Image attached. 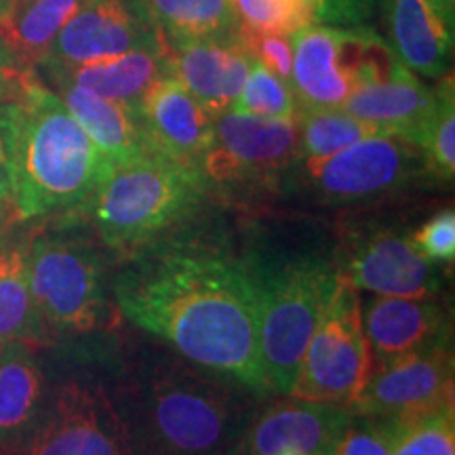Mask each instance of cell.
Masks as SVG:
<instances>
[{
  "label": "cell",
  "mask_w": 455,
  "mask_h": 455,
  "mask_svg": "<svg viewBox=\"0 0 455 455\" xmlns=\"http://www.w3.org/2000/svg\"><path fill=\"white\" fill-rule=\"evenodd\" d=\"M114 295L129 321L188 361L266 392L259 298L249 270L212 253L169 249L129 266Z\"/></svg>",
  "instance_id": "cell-1"
},
{
  "label": "cell",
  "mask_w": 455,
  "mask_h": 455,
  "mask_svg": "<svg viewBox=\"0 0 455 455\" xmlns=\"http://www.w3.org/2000/svg\"><path fill=\"white\" fill-rule=\"evenodd\" d=\"M15 104L13 203L17 220H34L89 203L108 169L100 148L74 121L38 72Z\"/></svg>",
  "instance_id": "cell-2"
},
{
  "label": "cell",
  "mask_w": 455,
  "mask_h": 455,
  "mask_svg": "<svg viewBox=\"0 0 455 455\" xmlns=\"http://www.w3.org/2000/svg\"><path fill=\"white\" fill-rule=\"evenodd\" d=\"M207 190L198 167L148 155L112 164L89 203L104 243L114 249H133L190 215Z\"/></svg>",
  "instance_id": "cell-3"
},
{
  "label": "cell",
  "mask_w": 455,
  "mask_h": 455,
  "mask_svg": "<svg viewBox=\"0 0 455 455\" xmlns=\"http://www.w3.org/2000/svg\"><path fill=\"white\" fill-rule=\"evenodd\" d=\"M259 298V363L266 392L289 395L306 346L331 295L338 272L304 259L270 275H251Z\"/></svg>",
  "instance_id": "cell-4"
},
{
  "label": "cell",
  "mask_w": 455,
  "mask_h": 455,
  "mask_svg": "<svg viewBox=\"0 0 455 455\" xmlns=\"http://www.w3.org/2000/svg\"><path fill=\"white\" fill-rule=\"evenodd\" d=\"M401 68L395 49L371 28L315 24L293 34L291 89L299 112L344 108L358 87Z\"/></svg>",
  "instance_id": "cell-5"
},
{
  "label": "cell",
  "mask_w": 455,
  "mask_h": 455,
  "mask_svg": "<svg viewBox=\"0 0 455 455\" xmlns=\"http://www.w3.org/2000/svg\"><path fill=\"white\" fill-rule=\"evenodd\" d=\"M371 373L373 356L363 327L361 298L338 275L289 395L299 401L348 407Z\"/></svg>",
  "instance_id": "cell-6"
},
{
  "label": "cell",
  "mask_w": 455,
  "mask_h": 455,
  "mask_svg": "<svg viewBox=\"0 0 455 455\" xmlns=\"http://www.w3.org/2000/svg\"><path fill=\"white\" fill-rule=\"evenodd\" d=\"M146 441L156 455H221L243 426V409L220 386L192 375L152 384Z\"/></svg>",
  "instance_id": "cell-7"
},
{
  "label": "cell",
  "mask_w": 455,
  "mask_h": 455,
  "mask_svg": "<svg viewBox=\"0 0 455 455\" xmlns=\"http://www.w3.org/2000/svg\"><path fill=\"white\" fill-rule=\"evenodd\" d=\"M30 289L47 325L70 333L100 327L106 315L101 264L87 244L74 238L41 236L28 253Z\"/></svg>",
  "instance_id": "cell-8"
},
{
  "label": "cell",
  "mask_w": 455,
  "mask_h": 455,
  "mask_svg": "<svg viewBox=\"0 0 455 455\" xmlns=\"http://www.w3.org/2000/svg\"><path fill=\"white\" fill-rule=\"evenodd\" d=\"M293 167L329 203L365 201L428 173L422 148L398 133L371 135L329 156L299 158Z\"/></svg>",
  "instance_id": "cell-9"
},
{
  "label": "cell",
  "mask_w": 455,
  "mask_h": 455,
  "mask_svg": "<svg viewBox=\"0 0 455 455\" xmlns=\"http://www.w3.org/2000/svg\"><path fill=\"white\" fill-rule=\"evenodd\" d=\"M299 158V124L268 121L228 110L215 118V133L201 167L209 188L213 184H270Z\"/></svg>",
  "instance_id": "cell-10"
},
{
  "label": "cell",
  "mask_w": 455,
  "mask_h": 455,
  "mask_svg": "<svg viewBox=\"0 0 455 455\" xmlns=\"http://www.w3.org/2000/svg\"><path fill=\"white\" fill-rule=\"evenodd\" d=\"M0 455H127L108 401L87 386L66 384L34 428Z\"/></svg>",
  "instance_id": "cell-11"
},
{
  "label": "cell",
  "mask_w": 455,
  "mask_h": 455,
  "mask_svg": "<svg viewBox=\"0 0 455 455\" xmlns=\"http://www.w3.org/2000/svg\"><path fill=\"white\" fill-rule=\"evenodd\" d=\"M163 43L144 0H87L57 34L41 66L87 64Z\"/></svg>",
  "instance_id": "cell-12"
},
{
  "label": "cell",
  "mask_w": 455,
  "mask_h": 455,
  "mask_svg": "<svg viewBox=\"0 0 455 455\" xmlns=\"http://www.w3.org/2000/svg\"><path fill=\"white\" fill-rule=\"evenodd\" d=\"M443 407H453V358L449 341L375 367L348 411L379 419Z\"/></svg>",
  "instance_id": "cell-13"
},
{
  "label": "cell",
  "mask_w": 455,
  "mask_h": 455,
  "mask_svg": "<svg viewBox=\"0 0 455 455\" xmlns=\"http://www.w3.org/2000/svg\"><path fill=\"white\" fill-rule=\"evenodd\" d=\"M350 418L346 405L291 398L261 411L221 455H331Z\"/></svg>",
  "instance_id": "cell-14"
},
{
  "label": "cell",
  "mask_w": 455,
  "mask_h": 455,
  "mask_svg": "<svg viewBox=\"0 0 455 455\" xmlns=\"http://www.w3.org/2000/svg\"><path fill=\"white\" fill-rule=\"evenodd\" d=\"M138 114L155 155L190 167L201 164L213 141L215 118L178 78H158L141 98Z\"/></svg>",
  "instance_id": "cell-15"
},
{
  "label": "cell",
  "mask_w": 455,
  "mask_h": 455,
  "mask_svg": "<svg viewBox=\"0 0 455 455\" xmlns=\"http://www.w3.org/2000/svg\"><path fill=\"white\" fill-rule=\"evenodd\" d=\"M356 291L384 298H430L439 289L435 266L396 232H378L352 251L339 275Z\"/></svg>",
  "instance_id": "cell-16"
},
{
  "label": "cell",
  "mask_w": 455,
  "mask_h": 455,
  "mask_svg": "<svg viewBox=\"0 0 455 455\" xmlns=\"http://www.w3.org/2000/svg\"><path fill=\"white\" fill-rule=\"evenodd\" d=\"M169 72L213 118L232 110L247 81L251 57L236 36L167 44Z\"/></svg>",
  "instance_id": "cell-17"
},
{
  "label": "cell",
  "mask_w": 455,
  "mask_h": 455,
  "mask_svg": "<svg viewBox=\"0 0 455 455\" xmlns=\"http://www.w3.org/2000/svg\"><path fill=\"white\" fill-rule=\"evenodd\" d=\"M363 327L378 367L447 344L445 312L430 298L375 295L363 310Z\"/></svg>",
  "instance_id": "cell-18"
},
{
  "label": "cell",
  "mask_w": 455,
  "mask_h": 455,
  "mask_svg": "<svg viewBox=\"0 0 455 455\" xmlns=\"http://www.w3.org/2000/svg\"><path fill=\"white\" fill-rule=\"evenodd\" d=\"M388 44L413 74L441 81L451 72L453 30L426 0H379Z\"/></svg>",
  "instance_id": "cell-19"
},
{
  "label": "cell",
  "mask_w": 455,
  "mask_h": 455,
  "mask_svg": "<svg viewBox=\"0 0 455 455\" xmlns=\"http://www.w3.org/2000/svg\"><path fill=\"white\" fill-rule=\"evenodd\" d=\"M38 70L47 76L51 84H76L91 93L121 101L131 108L140 106L141 98L158 78L171 74L167 43L106 57V60L87 61V64L41 66Z\"/></svg>",
  "instance_id": "cell-20"
},
{
  "label": "cell",
  "mask_w": 455,
  "mask_h": 455,
  "mask_svg": "<svg viewBox=\"0 0 455 455\" xmlns=\"http://www.w3.org/2000/svg\"><path fill=\"white\" fill-rule=\"evenodd\" d=\"M435 108L436 91L426 87L409 68H401L384 81L363 84L344 104V110L352 116L413 140L418 146Z\"/></svg>",
  "instance_id": "cell-21"
},
{
  "label": "cell",
  "mask_w": 455,
  "mask_h": 455,
  "mask_svg": "<svg viewBox=\"0 0 455 455\" xmlns=\"http://www.w3.org/2000/svg\"><path fill=\"white\" fill-rule=\"evenodd\" d=\"M53 89L110 164L133 163L155 155L146 141L138 108L101 98L76 84L57 83Z\"/></svg>",
  "instance_id": "cell-22"
},
{
  "label": "cell",
  "mask_w": 455,
  "mask_h": 455,
  "mask_svg": "<svg viewBox=\"0 0 455 455\" xmlns=\"http://www.w3.org/2000/svg\"><path fill=\"white\" fill-rule=\"evenodd\" d=\"M44 375L24 341L0 346V445H13L43 411Z\"/></svg>",
  "instance_id": "cell-23"
},
{
  "label": "cell",
  "mask_w": 455,
  "mask_h": 455,
  "mask_svg": "<svg viewBox=\"0 0 455 455\" xmlns=\"http://www.w3.org/2000/svg\"><path fill=\"white\" fill-rule=\"evenodd\" d=\"M87 0H9L0 15V41L26 70H36L57 34Z\"/></svg>",
  "instance_id": "cell-24"
},
{
  "label": "cell",
  "mask_w": 455,
  "mask_h": 455,
  "mask_svg": "<svg viewBox=\"0 0 455 455\" xmlns=\"http://www.w3.org/2000/svg\"><path fill=\"white\" fill-rule=\"evenodd\" d=\"M30 244L0 243V346L43 335L44 321L36 308L28 270Z\"/></svg>",
  "instance_id": "cell-25"
},
{
  "label": "cell",
  "mask_w": 455,
  "mask_h": 455,
  "mask_svg": "<svg viewBox=\"0 0 455 455\" xmlns=\"http://www.w3.org/2000/svg\"><path fill=\"white\" fill-rule=\"evenodd\" d=\"M167 44L232 38L238 17L232 0H144Z\"/></svg>",
  "instance_id": "cell-26"
},
{
  "label": "cell",
  "mask_w": 455,
  "mask_h": 455,
  "mask_svg": "<svg viewBox=\"0 0 455 455\" xmlns=\"http://www.w3.org/2000/svg\"><path fill=\"white\" fill-rule=\"evenodd\" d=\"M375 424L390 455H455L453 407L379 418Z\"/></svg>",
  "instance_id": "cell-27"
},
{
  "label": "cell",
  "mask_w": 455,
  "mask_h": 455,
  "mask_svg": "<svg viewBox=\"0 0 455 455\" xmlns=\"http://www.w3.org/2000/svg\"><path fill=\"white\" fill-rule=\"evenodd\" d=\"M299 158H321L344 150L356 141L382 135L388 131L378 124L352 116L344 108L333 110H301L299 118ZM298 158V161H299Z\"/></svg>",
  "instance_id": "cell-28"
},
{
  "label": "cell",
  "mask_w": 455,
  "mask_h": 455,
  "mask_svg": "<svg viewBox=\"0 0 455 455\" xmlns=\"http://www.w3.org/2000/svg\"><path fill=\"white\" fill-rule=\"evenodd\" d=\"M436 108L419 148L424 152L426 171L439 181H453L455 175V87L453 74L436 84Z\"/></svg>",
  "instance_id": "cell-29"
},
{
  "label": "cell",
  "mask_w": 455,
  "mask_h": 455,
  "mask_svg": "<svg viewBox=\"0 0 455 455\" xmlns=\"http://www.w3.org/2000/svg\"><path fill=\"white\" fill-rule=\"evenodd\" d=\"M232 110L283 123H295L299 118V106L291 84L253 60Z\"/></svg>",
  "instance_id": "cell-30"
},
{
  "label": "cell",
  "mask_w": 455,
  "mask_h": 455,
  "mask_svg": "<svg viewBox=\"0 0 455 455\" xmlns=\"http://www.w3.org/2000/svg\"><path fill=\"white\" fill-rule=\"evenodd\" d=\"M238 28L255 32L293 34L318 24L316 0H232Z\"/></svg>",
  "instance_id": "cell-31"
},
{
  "label": "cell",
  "mask_w": 455,
  "mask_h": 455,
  "mask_svg": "<svg viewBox=\"0 0 455 455\" xmlns=\"http://www.w3.org/2000/svg\"><path fill=\"white\" fill-rule=\"evenodd\" d=\"M236 41L244 53L258 61L283 81L291 84V64H293V36L291 34L275 32H255L238 28Z\"/></svg>",
  "instance_id": "cell-32"
},
{
  "label": "cell",
  "mask_w": 455,
  "mask_h": 455,
  "mask_svg": "<svg viewBox=\"0 0 455 455\" xmlns=\"http://www.w3.org/2000/svg\"><path fill=\"white\" fill-rule=\"evenodd\" d=\"M411 244L415 251L428 259L430 264L436 261H453L455 258V213L453 209L436 213L424 226L413 232Z\"/></svg>",
  "instance_id": "cell-33"
},
{
  "label": "cell",
  "mask_w": 455,
  "mask_h": 455,
  "mask_svg": "<svg viewBox=\"0 0 455 455\" xmlns=\"http://www.w3.org/2000/svg\"><path fill=\"white\" fill-rule=\"evenodd\" d=\"M331 455H390V451L375 419L352 415L333 443Z\"/></svg>",
  "instance_id": "cell-34"
},
{
  "label": "cell",
  "mask_w": 455,
  "mask_h": 455,
  "mask_svg": "<svg viewBox=\"0 0 455 455\" xmlns=\"http://www.w3.org/2000/svg\"><path fill=\"white\" fill-rule=\"evenodd\" d=\"M318 24L338 28H371L379 0H316Z\"/></svg>",
  "instance_id": "cell-35"
},
{
  "label": "cell",
  "mask_w": 455,
  "mask_h": 455,
  "mask_svg": "<svg viewBox=\"0 0 455 455\" xmlns=\"http://www.w3.org/2000/svg\"><path fill=\"white\" fill-rule=\"evenodd\" d=\"M15 171V104L0 100V212L13 203Z\"/></svg>",
  "instance_id": "cell-36"
},
{
  "label": "cell",
  "mask_w": 455,
  "mask_h": 455,
  "mask_svg": "<svg viewBox=\"0 0 455 455\" xmlns=\"http://www.w3.org/2000/svg\"><path fill=\"white\" fill-rule=\"evenodd\" d=\"M32 74H36V70H26L20 66L7 44L0 41V100H15Z\"/></svg>",
  "instance_id": "cell-37"
},
{
  "label": "cell",
  "mask_w": 455,
  "mask_h": 455,
  "mask_svg": "<svg viewBox=\"0 0 455 455\" xmlns=\"http://www.w3.org/2000/svg\"><path fill=\"white\" fill-rule=\"evenodd\" d=\"M426 3L430 4L432 9H435V13L441 17L445 24L451 28H455V0H426Z\"/></svg>",
  "instance_id": "cell-38"
},
{
  "label": "cell",
  "mask_w": 455,
  "mask_h": 455,
  "mask_svg": "<svg viewBox=\"0 0 455 455\" xmlns=\"http://www.w3.org/2000/svg\"><path fill=\"white\" fill-rule=\"evenodd\" d=\"M7 3H9V0H0V15H3V11H4V7H7Z\"/></svg>",
  "instance_id": "cell-39"
},
{
  "label": "cell",
  "mask_w": 455,
  "mask_h": 455,
  "mask_svg": "<svg viewBox=\"0 0 455 455\" xmlns=\"http://www.w3.org/2000/svg\"><path fill=\"white\" fill-rule=\"evenodd\" d=\"M301 455H318V453H301Z\"/></svg>",
  "instance_id": "cell-40"
},
{
  "label": "cell",
  "mask_w": 455,
  "mask_h": 455,
  "mask_svg": "<svg viewBox=\"0 0 455 455\" xmlns=\"http://www.w3.org/2000/svg\"><path fill=\"white\" fill-rule=\"evenodd\" d=\"M0 221H3V212H0Z\"/></svg>",
  "instance_id": "cell-41"
}]
</instances>
